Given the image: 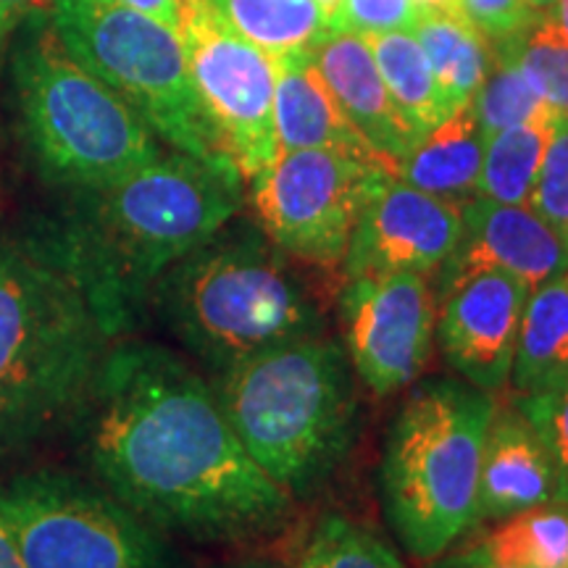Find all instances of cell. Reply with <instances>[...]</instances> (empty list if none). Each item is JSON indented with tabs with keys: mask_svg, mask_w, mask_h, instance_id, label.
<instances>
[{
	"mask_svg": "<svg viewBox=\"0 0 568 568\" xmlns=\"http://www.w3.org/2000/svg\"><path fill=\"white\" fill-rule=\"evenodd\" d=\"M0 514L24 568H174L153 524L98 481L61 468L0 481Z\"/></svg>",
	"mask_w": 568,
	"mask_h": 568,
	"instance_id": "9c48e42d",
	"label": "cell"
},
{
	"mask_svg": "<svg viewBox=\"0 0 568 568\" xmlns=\"http://www.w3.org/2000/svg\"><path fill=\"white\" fill-rule=\"evenodd\" d=\"M474 272H503L537 290L568 272V240L531 205L460 203V237L439 266L437 290Z\"/></svg>",
	"mask_w": 568,
	"mask_h": 568,
	"instance_id": "9a60e30c",
	"label": "cell"
},
{
	"mask_svg": "<svg viewBox=\"0 0 568 568\" xmlns=\"http://www.w3.org/2000/svg\"><path fill=\"white\" fill-rule=\"evenodd\" d=\"M416 3L424 6V9H437V11L460 13V11H458V0H416Z\"/></svg>",
	"mask_w": 568,
	"mask_h": 568,
	"instance_id": "74e56055",
	"label": "cell"
},
{
	"mask_svg": "<svg viewBox=\"0 0 568 568\" xmlns=\"http://www.w3.org/2000/svg\"><path fill=\"white\" fill-rule=\"evenodd\" d=\"M274 61V132L280 151L322 148L355 155V159L393 163L382 159L355 130L337 103L335 92L316 67L314 48H297L276 55ZM395 174V169H393Z\"/></svg>",
	"mask_w": 568,
	"mask_h": 568,
	"instance_id": "2e32d148",
	"label": "cell"
},
{
	"mask_svg": "<svg viewBox=\"0 0 568 568\" xmlns=\"http://www.w3.org/2000/svg\"><path fill=\"white\" fill-rule=\"evenodd\" d=\"M481 159L485 138L474 103L468 101L416 140V145L395 163V176L424 193L460 203L466 195H477Z\"/></svg>",
	"mask_w": 568,
	"mask_h": 568,
	"instance_id": "d6986e66",
	"label": "cell"
},
{
	"mask_svg": "<svg viewBox=\"0 0 568 568\" xmlns=\"http://www.w3.org/2000/svg\"><path fill=\"white\" fill-rule=\"evenodd\" d=\"M297 568H403L393 550L374 531L326 516L318 521L314 537L305 545Z\"/></svg>",
	"mask_w": 568,
	"mask_h": 568,
	"instance_id": "4316f807",
	"label": "cell"
},
{
	"mask_svg": "<svg viewBox=\"0 0 568 568\" xmlns=\"http://www.w3.org/2000/svg\"><path fill=\"white\" fill-rule=\"evenodd\" d=\"M6 63L19 142L51 187H103L163 153L151 126L71 59L40 6L21 21Z\"/></svg>",
	"mask_w": 568,
	"mask_h": 568,
	"instance_id": "5b68a950",
	"label": "cell"
},
{
	"mask_svg": "<svg viewBox=\"0 0 568 568\" xmlns=\"http://www.w3.org/2000/svg\"><path fill=\"white\" fill-rule=\"evenodd\" d=\"M119 3L130 6V9H138L148 17L163 21L166 27L180 32L182 30V9L184 0H119Z\"/></svg>",
	"mask_w": 568,
	"mask_h": 568,
	"instance_id": "836d02e7",
	"label": "cell"
},
{
	"mask_svg": "<svg viewBox=\"0 0 568 568\" xmlns=\"http://www.w3.org/2000/svg\"><path fill=\"white\" fill-rule=\"evenodd\" d=\"M524 3H527L531 11L548 13V11L552 9V6H556V0H524Z\"/></svg>",
	"mask_w": 568,
	"mask_h": 568,
	"instance_id": "ab89813d",
	"label": "cell"
},
{
	"mask_svg": "<svg viewBox=\"0 0 568 568\" xmlns=\"http://www.w3.org/2000/svg\"><path fill=\"white\" fill-rule=\"evenodd\" d=\"M345 353L374 395L387 397L414 385L435 345V295L424 276H351L339 297Z\"/></svg>",
	"mask_w": 568,
	"mask_h": 568,
	"instance_id": "7c38bea8",
	"label": "cell"
},
{
	"mask_svg": "<svg viewBox=\"0 0 568 568\" xmlns=\"http://www.w3.org/2000/svg\"><path fill=\"white\" fill-rule=\"evenodd\" d=\"M566 113H568V111H566Z\"/></svg>",
	"mask_w": 568,
	"mask_h": 568,
	"instance_id": "b9f144b4",
	"label": "cell"
},
{
	"mask_svg": "<svg viewBox=\"0 0 568 568\" xmlns=\"http://www.w3.org/2000/svg\"><path fill=\"white\" fill-rule=\"evenodd\" d=\"M531 290L503 272H474L437 290V343L468 385L497 393L510 379L518 326Z\"/></svg>",
	"mask_w": 568,
	"mask_h": 568,
	"instance_id": "5bb4252c",
	"label": "cell"
},
{
	"mask_svg": "<svg viewBox=\"0 0 568 568\" xmlns=\"http://www.w3.org/2000/svg\"><path fill=\"white\" fill-rule=\"evenodd\" d=\"M376 69L393 98L397 111L418 132V138L443 122L450 113L439 84L432 74L429 61L414 38V32H385L368 34Z\"/></svg>",
	"mask_w": 568,
	"mask_h": 568,
	"instance_id": "603a6c76",
	"label": "cell"
},
{
	"mask_svg": "<svg viewBox=\"0 0 568 568\" xmlns=\"http://www.w3.org/2000/svg\"><path fill=\"white\" fill-rule=\"evenodd\" d=\"M314 55L345 116L395 169V163L416 145L418 132L389 98L368 40L361 34L326 32L314 45Z\"/></svg>",
	"mask_w": 568,
	"mask_h": 568,
	"instance_id": "e0dca14e",
	"label": "cell"
},
{
	"mask_svg": "<svg viewBox=\"0 0 568 568\" xmlns=\"http://www.w3.org/2000/svg\"><path fill=\"white\" fill-rule=\"evenodd\" d=\"M230 30L266 55L314 48L329 32L316 0H209Z\"/></svg>",
	"mask_w": 568,
	"mask_h": 568,
	"instance_id": "cb8c5ba5",
	"label": "cell"
},
{
	"mask_svg": "<svg viewBox=\"0 0 568 568\" xmlns=\"http://www.w3.org/2000/svg\"><path fill=\"white\" fill-rule=\"evenodd\" d=\"M216 568H276V566L268 564V560H243V564H226Z\"/></svg>",
	"mask_w": 568,
	"mask_h": 568,
	"instance_id": "f35d334b",
	"label": "cell"
},
{
	"mask_svg": "<svg viewBox=\"0 0 568 568\" xmlns=\"http://www.w3.org/2000/svg\"><path fill=\"white\" fill-rule=\"evenodd\" d=\"M180 34L219 148L247 182L280 153L272 55L230 30L209 0H184Z\"/></svg>",
	"mask_w": 568,
	"mask_h": 568,
	"instance_id": "8fae6325",
	"label": "cell"
},
{
	"mask_svg": "<svg viewBox=\"0 0 568 568\" xmlns=\"http://www.w3.org/2000/svg\"><path fill=\"white\" fill-rule=\"evenodd\" d=\"M539 216L568 240V113L560 111L556 132L529 201Z\"/></svg>",
	"mask_w": 568,
	"mask_h": 568,
	"instance_id": "4dcf8cb0",
	"label": "cell"
},
{
	"mask_svg": "<svg viewBox=\"0 0 568 568\" xmlns=\"http://www.w3.org/2000/svg\"><path fill=\"white\" fill-rule=\"evenodd\" d=\"M542 439L552 471H556L558 500L568 503V379L556 389L537 395H516L510 403Z\"/></svg>",
	"mask_w": 568,
	"mask_h": 568,
	"instance_id": "f1b7e54d",
	"label": "cell"
},
{
	"mask_svg": "<svg viewBox=\"0 0 568 568\" xmlns=\"http://www.w3.org/2000/svg\"><path fill=\"white\" fill-rule=\"evenodd\" d=\"M38 9V0H0V61L9 53L13 34L30 13Z\"/></svg>",
	"mask_w": 568,
	"mask_h": 568,
	"instance_id": "d6a6232c",
	"label": "cell"
},
{
	"mask_svg": "<svg viewBox=\"0 0 568 568\" xmlns=\"http://www.w3.org/2000/svg\"><path fill=\"white\" fill-rule=\"evenodd\" d=\"M468 550L506 568H568V503L552 500L503 518Z\"/></svg>",
	"mask_w": 568,
	"mask_h": 568,
	"instance_id": "d4e9b609",
	"label": "cell"
},
{
	"mask_svg": "<svg viewBox=\"0 0 568 568\" xmlns=\"http://www.w3.org/2000/svg\"><path fill=\"white\" fill-rule=\"evenodd\" d=\"M163 326L216 376L251 355L322 335L324 311L308 282L253 224H226L155 284Z\"/></svg>",
	"mask_w": 568,
	"mask_h": 568,
	"instance_id": "277c9868",
	"label": "cell"
},
{
	"mask_svg": "<svg viewBox=\"0 0 568 568\" xmlns=\"http://www.w3.org/2000/svg\"><path fill=\"white\" fill-rule=\"evenodd\" d=\"M116 343L59 216L0 226V458L71 429Z\"/></svg>",
	"mask_w": 568,
	"mask_h": 568,
	"instance_id": "7a4b0ae2",
	"label": "cell"
},
{
	"mask_svg": "<svg viewBox=\"0 0 568 568\" xmlns=\"http://www.w3.org/2000/svg\"><path fill=\"white\" fill-rule=\"evenodd\" d=\"M414 38L429 61L450 111L474 101L489 69V45L460 13L424 9Z\"/></svg>",
	"mask_w": 568,
	"mask_h": 568,
	"instance_id": "44dd1931",
	"label": "cell"
},
{
	"mask_svg": "<svg viewBox=\"0 0 568 568\" xmlns=\"http://www.w3.org/2000/svg\"><path fill=\"white\" fill-rule=\"evenodd\" d=\"M458 11L487 42L514 40L539 17L524 0H458Z\"/></svg>",
	"mask_w": 568,
	"mask_h": 568,
	"instance_id": "1f68e13d",
	"label": "cell"
},
{
	"mask_svg": "<svg viewBox=\"0 0 568 568\" xmlns=\"http://www.w3.org/2000/svg\"><path fill=\"white\" fill-rule=\"evenodd\" d=\"M471 103L485 142L493 134L531 122L545 109H550V103H545L524 77L506 40L489 42V69Z\"/></svg>",
	"mask_w": 568,
	"mask_h": 568,
	"instance_id": "484cf974",
	"label": "cell"
},
{
	"mask_svg": "<svg viewBox=\"0 0 568 568\" xmlns=\"http://www.w3.org/2000/svg\"><path fill=\"white\" fill-rule=\"evenodd\" d=\"M389 174L385 163L305 148L280 151L247 184L261 232L290 258L332 268L345 261L361 211Z\"/></svg>",
	"mask_w": 568,
	"mask_h": 568,
	"instance_id": "30bf717a",
	"label": "cell"
},
{
	"mask_svg": "<svg viewBox=\"0 0 568 568\" xmlns=\"http://www.w3.org/2000/svg\"><path fill=\"white\" fill-rule=\"evenodd\" d=\"M316 3H318V6H322V11L326 13V17H329V13H332V11H335V9H337V6H339V0H316Z\"/></svg>",
	"mask_w": 568,
	"mask_h": 568,
	"instance_id": "60d3db41",
	"label": "cell"
},
{
	"mask_svg": "<svg viewBox=\"0 0 568 568\" xmlns=\"http://www.w3.org/2000/svg\"><path fill=\"white\" fill-rule=\"evenodd\" d=\"M42 11L71 59L116 92L155 138L197 159H226L180 32L119 0H48Z\"/></svg>",
	"mask_w": 568,
	"mask_h": 568,
	"instance_id": "ba28073f",
	"label": "cell"
},
{
	"mask_svg": "<svg viewBox=\"0 0 568 568\" xmlns=\"http://www.w3.org/2000/svg\"><path fill=\"white\" fill-rule=\"evenodd\" d=\"M558 500L556 471L542 439L518 410H495L479 468V521H503Z\"/></svg>",
	"mask_w": 568,
	"mask_h": 568,
	"instance_id": "ac0fdd59",
	"label": "cell"
},
{
	"mask_svg": "<svg viewBox=\"0 0 568 568\" xmlns=\"http://www.w3.org/2000/svg\"><path fill=\"white\" fill-rule=\"evenodd\" d=\"M243 184L230 159L172 151L119 182L63 193L53 213L113 337L132 332L176 261L234 222Z\"/></svg>",
	"mask_w": 568,
	"mask_h": 568,
	"instance_id": "3957f363",
	"label": "cell"
},
{
	"mask_svg": "<svg viewBox=\"0 0 568 568\" xmlns=\"http://www.w3.org/2000/svg\"><path fill=\"white\" fill-rule=\"evenodd\" d=\"M460 237V203L410 187L395 174L376 184L345 253V274H435Z\"/></svg>",
	"mask_w": 568,
	"mask_h": 568,
	"instance_id": "4fadbf2b",
	"label": "cell"
},
{
	"mask_svg": "<svg viewBox=\"0 0 568 568\" xmlns=\"http://www.w3.org/2000/svg\"><path fill=\"white\" fill-rule=\"evenodd\" d=\"M548 17L556 30L564 34V40H568V0H556V6L548 11Z\"/></svg>",
	"mask_w": 568,
	"mask_h": 568,
	"instance_id": "8d00e7d4",
	"label": "cell"
},
{
	"mask_svg": "<svg viewBox=\"0 0 568 568\" xmlns=\"http://www.w3.org/2000/svg\"><path fill=\"white\" fill-rule=\"evenodd\" d=\"M0 568H24L19 558L17 542H13L9 524H6L3 514H0Z\"/></svg>",
	"mask_w": 568,
	"mask_h": 568,
	"instance_id": "d590c367",
	"label": "cell"
},
{
	"mask_svg": "<svg viewBox=\"0 0 568 568\" xmlns=\"http://www.w3.org/2000/svg\"><path fill=\"white\" fill-rule=\"evenodd\" d=\"M71 429L92 481L155 529L247 542L293 514V495L247 456L211 382L163 345L119 339Z\"/></svg>",
	"mask_w": 568,
	"mask_h": 568,
	"instance_id": "6da1fadb",
	"label": "cell"
},
{
	"mask_svg": "<svg viewBox=\"0 0 568 568\" xmlns=\"http://www.w3.org/2000/svg\"><path fill=\"white\" fill-rule=\"evenodd\" d=\"M213 389L247 456L287 493H311L351 450L358 400L335 339H287L216 374Z\"/></svg>",
	"mask_w": 568,
	"mask_h": 568,
	"instance_id": "8992f818",
	"label": "cell"
},
{
	"mask_svg": "<svg viewBox=\"0 0 568 568\" xmlns=\"http://www.w3.org/2000/svg\"><path fill=\"white\" fill-rule=\"evenodd\" d=\"M424 6L416 0H339L335 11L326 17L329 32L347 34H385V32H414Z\"/></svg>",
	"mask_w": 568,
	"mask_h": 568,
	"instance_id": "f546056e",
	"label": "cell"
},
{
	"mask_svg": "<svg viewBox=\"0 0 568 568\" xmlns=\"http://www.w3.org/2000/svg\"><path fill=\"white\" fill-rule=\"evenodd\" d=\"M495 400L466 379H424L389 424L379 466L387 521L414 558L445 556L479 524L477 495Z\"/></svg>",
	"mask_w": 568,
	"mask_h": 568,
	"instance_id": "52a82bcc",
	"label": "cell"
},
{
	"mask_svg": "<svg viewBox=\"0 0 568 568\" xmlns=\"http://www.w3.org/2000/svg\"><path fill=\"white\" fill-rule=\"evenodd\" d=\"M506 42L539 98L552 109L568 111V40L548 13H539L527 32Z\"/></svg>",
	"mask_w": 568,
	"mask_h": 568,
	"instance_id": "83f0119b",
	"label": "cell"
},
{
	"mask_svg": "<svg viewBox=\"0 0 568 568\" xmlns=\"http://www.w3.org/2000/svg\"><path fill=\"white\" fill-rule=\"evenodd\" d=\"M568 379V272L531 290L518 326L510 385L516 395L556 389Z\"/></svg>",
	"mask_w": 568,
	"mask_h": 568,
	"instance_id": "ffe728a7",
	"label": "cell"
},
{
	"mask_svg": "<svg viewBox=\"0 0 568 568\" xmlns=\"http://www.w3.org/2000/svg\"><path fill=\"white\" fill-rule=\"evenodd\" d=\"M429 568H506L500 564H493V560L477 556L474 550H458V552H450V556H439L432 560Z\"/></svg>",
	"mask_w": 568,
	"mask_h": 568,
	"instance_id": "e575fe53",
	"label": "cell"
},
{
	"mask_svg": "<svg viewBox=\"0 0 568 568\" xmlns=\"http://www.w3.org/2000/svg\"><path fill=\"white\" fill-rule=\"evenodd\" d=\"M558 116L560 111L550 105L531 122L493 134L485 142L477 197L508 205H529Z\"/></svg>",
	"mask_w": 568,
	"mask_h": 568,
	"instance_id": "7402d4cb",
	"label": "cell"
}]
</instances>
